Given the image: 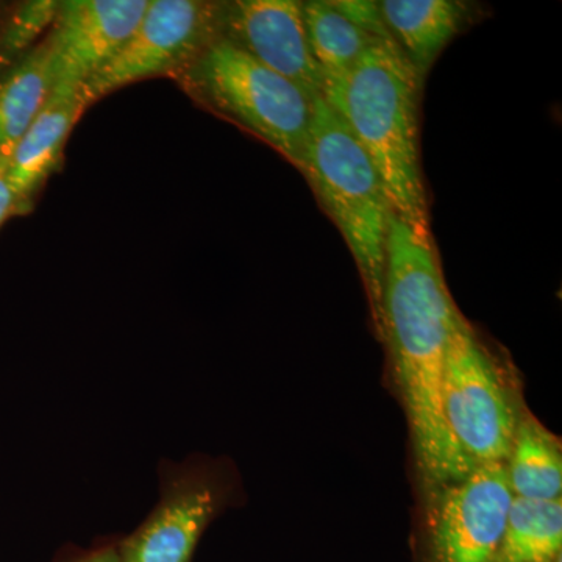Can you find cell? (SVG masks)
I'll use <instances>...</instances> for the list:
<instances>
[{"mask_svg": "<svg viewBox=\"0 0 562 562\" xmlns=\"http://www.w3.org/2000/svg\"><path fill=\"white\" fill-rule=\"evenodd\" d=\"M383 339L390 341L395 375L425 482L441 491L475 464L454 441L443 414L447 350L458 310L431 232L392 213L383 286Z\"/></svg>", "mask_w": 562, "mask_h": 562, "instance_id": "6da1fadb", "label": "cell"}, {"mask_svg": "<svg viewBox=\"0 0 562 562\" xmlns=\"http://www.w3.org/2000/svg\"><path fill=\"white\" fill-rule=\"evenodd\" d=\"M422 83L394 41H375L353 68L325 77L321 98L371 158L394 214L431 232L420 162Z\"/></svg>", "mask_w": 562, "mask_h": 562, "instance_id": "7a4b0ae2", "label": "cell"}, {"mask_svg": "<svg viewBox=\"0 0 562 562\" xmlns=\"http://www.w3.org/2000/svg\"><path fill=\"white\" fill-rule=\"evenodd\" d=\"M302 172L353 255L383 338V286L392 206L375 166L324 99L313 120Z\"/></svg>", "mask_w": 562, "mask_h": 562, "instance_id": "3957f363", "label": "cell"}, {"mask_svg": "<svg viewBox=\"0 0 562 562\" xmlns=\"http://www.w3.org/2000/svg\"><path fill=\"white\" fill-rule=\"evenodd\" d=\"M211 113L268 143L303 168L314 99L228 41H211L173 79Z\"/></svg>", "mask_w": 562, "mask_h": 562, "instance_id": "277c9868", "label": "cell"}, {"mask_svg": "<svg viewBox=\"0 0 562 562\" xmlns=\"http://www.w3.org/2000/svg\"><path fill=\"white\" fill-rule=\"evenodd\" d=\"M442 402L454 441L473 464L506 461L519 417L501 371L460 312L447 350Z\"/></svg>", "mask_w": 562, "mask_h": 562, "instance_id": "5b68a950", "label": "cell"}, {"mask_svg": "<svg viewBox=\"0 0 562 562\" xmlns=\"http://www.w3.org/2000/svg\"><path fill=\"white\" fill-rule=\"evenodd\" d=\"M160 501L131 535L120 538L121 562H192L203 532L227 508V471L205 458L158 465Z\"/></svg>", "mask_w": 562, "mask_h": 562, "instance_id": "8992f818", "label": "cell"}, {"mask_svg": "<svg viewBox=\"0 0 562 562\" xmlns=\"http://www.w3.org/2000/svg\"><path fill=\"white\" fill-rule=\"evenodd\" d=\"M220 5L205 0H149L127 43L81 85L87 109L138 81L176 79L217 38Z\"/></svg>", "mask_w": 562, "mask_h": 562, "instance_id": "52a82bcc", "label": "cell"}, {"mask_svg": "<svg viewBox=\"0 0 562 562\" xmlns=\"http://www.w3.org/2000/svg\"><path fill=\"white\" fill-rule=\"evenodd\" d=\"M513 497L505 462L475 465L442 487L432 514L430 562H494Z\"/></svg>", "mask_w": 562, "mask_h": 562, "instance_id": "ba28073f", "label": "cell"}, {"mask_svg": "<svg viewBox=\"0 0 562 562\" xmlns=\"http://www.w3.org/2000/svg\"><path fill=\"white\" fill-rule=\"evenodd\" d=\"M217 36L290 80L310 98L316 99L322 94L325 76L310 50L302 2H221Z\"/></svg>", "mask_w": 562, "mask_h": 562, "instance_id": "9c48e42d", "label": "cell"}, {"mask_svg": "<svg viewBox=\"0 0 562 562\" xmlns=\"http://www.w3.org/2000/svg\"><path fill=\"white\" fill-rule=\"evenodd\" d=\"M149 0H61L49 41L57 81L83 85L122 49Z\"/></svg>", "mask_w": 562, "mask_h": 562, "instance_id": "30bf717a", "label": "cell"}, {"mask_svg": "<svg viewBox=\"0 0 562 562\" xmlns=\"http://www.w3.org/2000/svg\"><path fill=\"white\" fill-rule=\"evenodd\" d=\"M85 110L80 85L55 81L38 116L18 140L7 161V180L22 214L31 210L33 198L60 168L66 140Z\"/></svg>", "mask_w": 562, "mask_h": 562, "instance_id": "8fae6325", "label": "cell"}, {"mask_svg": "<svg viewBox=\"0 0 562 562\" xmlns=\"http://www.w3.org/2000/svg\"><path fill=\"white\" fill-rule=\"evenodd\" d=\"M387 32L422 81L436 58L471 20V7L454 0H383Z\"/></svg>", "mask_w": 562, "mask_h": 562, "instance_id": "7c38bea8", "label": "cell"}, {"mask_svg": "<svg viewBox=\"0 0 562 562\" xmlns=\"http://www.w3.org/2000/svg\"><path fill=\"white\" fill-rule=\"evenodd\" d=\"M57 81L49 41L36 44L0 80V160L9 161L21 136L38 116Z\"/></svg>", "mask_w": 562, "mask_h": 562, "instance_id": "4fadbf2b", "label": "cell"}, {"mask_svg": "<svg viewBox=\"0 0 562 562\" xmlns=\"http://www.w3.org/2000/svg\"><path fill=\"white\" fill-rule=\"evenodd\" d=\"M514 497L558 501L562 494V454L552 432L528 417L519 420L505 461Z\"/></svg>", "mask_w": 562, "mask_h": 562, "instance_id": "5bb4252c", "label": "cell"}, {"mask_svg": "<svg viewBox=\"0 0 562 562\" xmlns=\"http://www.w3.org/2000/svg\"><path fill=\"white\" fill-rule=\"evenodd\" d=\"M562 549V498L513 497L494 562H557Z\"/></svg>", "mask_w": 562, "mask_h": 562, "instance_id": "9a60e30c", "label": "cell"}, {"mask_svg": "<svg viewBox=\"0 0 562 562\" xmlns=\"http://www.w3.org/2000/svg\"><path fill=\"white\" fill-rule=\"evenodd\" d=\"M303 22L313 58L325 77L347 72L375 40L324 0L302 2Z\"/></svg>", "mask_w": 562, "mask_h": 562, "instance_id": "2e32d148", "label": "cell"}, {"mask_svg": "<svg viewBox=\"0 0 562 562\" xmlns=\"http://www.w3.org/2000/svg\"><path fill=\"white\" fill-rule=\"evenodd\" d=\"M60 2L57 0H29L21 3L11 14L2 38H0V58L10 60L22 52L33 49V44L50 31L55 18H57Z\"/></svg>", "mask_w": 562, "mask_h": 562, "instance_id": "e0dca14e", "label": "cell"}, {"mask_svg": "<svg viewBox=\"0 0 562 562\" xmlns=\"http://www.w3.org/2000/svg\"><path fill=\"white\" fill-rule=\"evenodd\" d=\"M333 7L341 11L347 20L353 22L362 32L368 33L372 38L380 41H394L387 32L386 25L380 14L379 3L368 0H333Z\"/></svg>", "mask_w": 562, "mask_h": 562, "instance_id": "ac0fdd59", "label": "cell"}, {"mask_svg": "<svg viewBox=\"0 0 562 562\" xmlns=\"http://www.w3.org/2000/svg\"><path fill=\"white\" fill-rule=\"evenodd\" d=\"M52 562H121L120 538L111 536V538L98 539L88 549L65 547Z\"/></svg>", "mask_w": 562, "mask_h": 562, "instance_id": "d6986e66", "label": "cell"}, {"mask_svg": "<svg viewBox=\"0 0 562 562\" xmlns=\"http://www.w3.org/2000/svg\"><path fill=\"white\" fill-rule=\"evenodd\" d=\"M16 214H22L20 203L7 180V161L0 160V227Z\"/></svg>", "mask_w": 562, "mask_h": 562, "instance_id": "ffe728a7", "label": "cell"}]
</instances>
